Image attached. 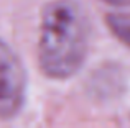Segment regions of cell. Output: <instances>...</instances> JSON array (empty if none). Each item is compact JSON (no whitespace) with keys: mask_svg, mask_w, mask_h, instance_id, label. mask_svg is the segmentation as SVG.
<instances>
[{"mask_svg":"<svg viewBox=\"0 0 130 128\" xmlns=\"http://www.w3.org/2000/svg\"><path fill=\"white\" fill-rule=\"evenodd\" d=\"M91 28L86 10L76 0H50L38 26V64L50 79H71L84 66Z\"/></svg>","mask_w":130,"mask_h":128,"instance_id":"1","label":"cell"},{"mask_svg":"<svg viewBox=\"0 0 130 128\" xmlns=\"http://www.w3.org/2000/svg\"><path fill=\"white\" fill-rule=\"evenodd\" d=\"M26 72L18 54L0 39V118H12L26 99Z\"/></svg>","mask_w":130,"mask_h":128,"instance_id":"2","label":"cell"},{"mask_svg":"<svg viewBox=\"0 0 130 128\" xmlns=\"http://www.w3.org/2000/svg\"><path fill=\"white\" fill-rule=\"evenodd\" d=\"M109 26L117 35L120 41L130 46V15H112L109 16Z\"/></svg>","mask_w":130,"mask_h":128,"instance_id":"3","label":"cell"},{"mask_svg":"<svg viewBox=\"0 0 130 128\" xmlns=\"http://www.w3.org/2000/svg\"><path fill=\"white\" fill-rule=\"evenodd\" d=\"M107 5L119 7V8H130V0H102Z\"/></svg>","mask_w":130,"mask_h":128,"instance_id":"4","label":"cell"}]
</instances>
